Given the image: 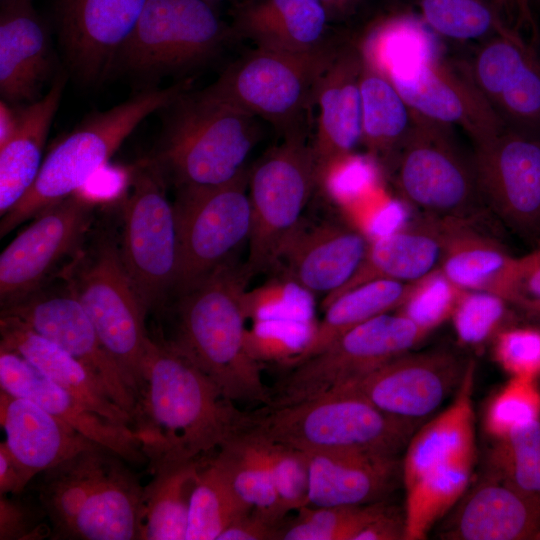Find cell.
I'll use <instances>...</instances> for the list:
<instances>
[{"mask_svg": "<svg viewBox=\"0 0 540 540\" xmlns=\"http://www.w3.org/2000/svg\"><path fill=\"white\" fill-rule=\"evenodd\" d=\"M29 483L25 473L2 441L0 443V494H21Z\"/></svg>", "mask_w": 540, "mask_h": 540, "instance_id": "cell-54", "label": "cell"}, {"mask_svg": "<svg viewBox=\"0 0 540 540\" xmlns=\"http://www.w3.org/2000/svg\"><path fill=\"white\" fill-rule=\"evenodd\" d=\"M308 505H366L384 501L401 475L397 457L356 452H310Z\"/></svg>", "mask_w": 540, "mask_h": 540, "instance_id": "cell-28", "label": "cell"}, {"mask_svg": "<svg viewBox=\"0 0 540 540\" xmlns=\"http://www.w3.org/2000/svg\"><path fill=\"white\" fill-rule=\"evenodd\" d=\"M205 1L208 2L209 4H211L212 6L216 7V5H218L219 3L223 2V1H231L234 4L238 0H205Z\"/></svg>", "mask_w": 540, "mask_h": 540, "instance_id": "cell-58", "label": "cell"}, {"mask_svg": "<svg viewBox=\"0 0 540 540\" xmlns=\"http://www.w3.org/2000/svg\"><path fill=\"white\" fill-rule=\"evenodd\" d=\"M518 314L502 296L476 290H463L451 320L458 342L479 350L492 343L504 329L515 325Z\"/></svg>", "mask_w": 540, "mask_h": 540, "instance_id": "cell-43", "label": "cell"}, {"mask_svg": "<svg viewBox=\"0 0 540 540\" xmlns=\"http://www.w3.org/2000/svg\"><path fill=\"white\" fill-rule=\"evenodd\" d=\"M469 361L450 349L409 351L337 390L358 394L392 416L421 422L457 390Z\"/></svg>", "mask_w": 540, "mask_h": 540, "instance_id": "cell-18", "label": "cell"}, {"mask_svg": "<svg viewBox=\"0 0 540 540\" xmlns=\"http://www.w3.org/2000/svg\"><path fill=\"white\" fill-rule=\"evenodd\" d=\"M495 362L510 377L540 378V329L535 325H512L493 340Z\"/></svg>", "mask_w": 540, "mask_h": 540, "instance_id": "cell-48", "label": "cell"}, {"mask_svg": "<svg viewBox=\"0 0 540 540\" xmlns=\"http://www.w3.org/2000/svg\"><path fill=\"white\" fill-rule=\"evenodd\" d=\"M506 299H540V247L517 257Z\"/></svg>", "mask_w": 540, "mask_h": 540, "instance_id": "cell-50", "label": "cell"}, {"mask_svg": "<svg viewBox=\"0 0 540 540\" xmlns=\"http://www.w3.org/2000/svg\"><path fill=\"white\" fill-rule=\"evenodd\" d=\"M0 494V540H40L51 535L46 512L37 500L32 503Z\"/></svg>", "mask_w": 540, "mask_h": 540, "instance_id": "cell-49", "label": "cell"}, {"mask_svg": "<svg viewBox=\"0 0 540 540\" xmlns=\"http://www.w3.org/2000/svg\"><path fill=\"white\" fill-rule=\"evenodd\" d=\"M226 471L236 493L253 512L281 525L285 512L268 463L255 442L244 432L219 448L214 457Z\"/></svg>", "mask_w": 540, "mask_h": 540, "instance_id": "cell-39", "label": "cell"}, {"mask_svg": "<svg viewBox=\"0 0 540 540\" xmlns=\"http://www.w3.org/2000/svg\"><path fill=\"white\" fill-rule=\"evenodd\" d=\"M18 123V114L12 105L4 100L0 102V146L5 144L14 133Z\"/></svg>", "mask_w": 540, "mask_h": 540, "instance_id": "cell-56", "label": "cell"}, {"mask_svg": "<svg viewBox=\"0 0 540 540\" xmlns=\"http://www.w3.org/2000/svg\"><path fill=\"white\" fill-rule=\"evenodd\" d=\"M0 336V348L22 356L93 412L113 423L129 426V413L122 409L88 369L66 350L10 316L1 315Z\"/></svg>", "mask_w": 540, "mask_h": 540, "instance_id": "cell-31", "label": "cell"}, {"mask_svg": "<svg viewBox=\"0 0 540 540\" xmlns=\"http://www.w3.org/2000/svg\"><path fill=\"white\" fill-rule=\"evenodd\" d=\"M469 68L505 125L540 135V58L532 43L508 28L483 41Z\"/></svg>", "mask_w": 540, "mask_h": 540, "instance_id": "cell-20", "label": "cell"}, {"mask_svg": "<svg viewBox=\"0 0 540 540\" xmlns=\"http://www.w3.org/2000/svg\"><path fill=\"white\" fill-rule=\"evenodd\" d=\"M540 2V0H538Z\"/></svg>", "mask_w": 540, "mask_h": 540, "instance_id": "cell-59", "label": "cell"}, {"mask_svg": "<svg viewBox=\"0 0 540 540\" xmlns=\"http://www.w3.org/2000/svg\"><path fill=\"white\" fill-rule=\"evenodd\" d=\"M102 202L81 191L45 209L0 255V304L7 307L65 274L86 246Z\"/></svg>", "mask_w": 540, "mask_h": 540, "instance_id": "cell-15", "label": "cell"}, {"mask_svg": "<svg viewBox=\"0 0 540 540\" xmlns=\"http://www.w3.org/2000/svg\"><path fill=\"white\" fill-rule=\"evenodd\" d=\"M155 153L146 159L177 189L236 178L260 136L258 118L206 95L180 93L166 108Z\"/></svg>", "mask_w": 540, "mask_h": 540, "instance_id": "cell-4", "label": "cell"}, {"mask_svg": "<svg viewBox=\"0 0 540 540\" xmlns=\"http://www.w3.org/2000/svg\"><path fill=\"white\" fill-rule=\"evenodd\" d=\"M282 136L279 144L249 168L252 228L244 265L248 279L275 267L283 244L303 218L320 182L305 124Z\"/></svg>", "mask_w": 540, "mask_h": 540, "instance_id": "cell-8", "label": "cell"}, {"mask_svg": "<svg viewBox=\"0 0 540 540\" xmlns=\"http://www.w3.org/2000/svg\"><path fill=\"white\" fill-rule=\"evenodd\" d=\"M391 171L402 201L421 214L475 223L486 206L473 156L464 154L452 127L415 112Z\"/></svg>", "mask_w": 540, "mask_h": 540, "instance_id": "cell-9", "label": "cell"}, {"mask_svg": "<svg viewBox=\"0 0 540 540\" xmlns=\"http://www.w3.org/2000/svg\"><path fill=\"white\" fill-rule=\"evenodd\" d=\"M360 94L361 144L373 159L391 169L411 129L413 112L392 81L365 53Z\"/></svg>", "mask_w": 540, "mask_h": 540, "instance_id": "cell-36", "label": "cell"}, {"mask_svg": "<svg viewBox=\"0 0 540 540\" xmlns=\"http://www.w3.org/2000/svg\"><path fill=\"white\" fill-rule=\"evenodd\" d=\"M409 286L410 283L393 280H374L337 296L323 307V319L286 365L291 367L317 354L339 336L369 319L397 310Z\"/></svg>", "mask_w": 540, "mask_h": 540, "instance_id": "cell-38", "label": "cell"}, {"mask_svg": "<svg viewBox=\"0 0 540 540\" xmlns=\"http://www.w3.org/2000/svg\"><path fill=\"white\" fill-rule=\"evenodd\" d=\"M418 7L429 27L453 40H486L512 28L491 0H419Z\"/></svg>", "mask_w": 540, "mask_h": 540, "instance_id": "cell-42", "label": "cell"}, {"mask_svg": "<svg viewBox=\"0 0 540 540\" xmlns=\"http://www.w3.org/2000/svg\"><path fill=\"white\" fill-rule=\"evenodd\" d=\"M147 0H55L59 43L71 73L94 85L114 69Z\"/></svg>", "mask_w": 540, "mask_h": 540, "instance_id": "cell-19", "label": "cell"}, {"mask_svg": "<svg viewBox=\"0 0 540 540\" xmlns=\"http://www.w3.org/2000/svg\"><path fill=\"white\" fill-rule=\"evenodd\" d=\"M230 38L229 25L205 0H147L117 63L138 75L187 71Z\"/></svg>", "mask_w": 540, "mask_h": 540, "instance_id": "cell-14", "label": "cell"}, {"mask_svg": "<svg viewBox=\"0 0 540 540\" xmlns=\"http://www.w3.org/2000/svg\"><path fill=\"white\" fill-rule=\"evenodd\" d=\"M519 317L533 325H540V299H521L511 304Z\"/></svg>", "mask_w": 540, "mask_h": 540, "instance_id": "cell-57", "label": "cell"}, {"mask_svg": "<svg viewBox=\"0 0 540 540\" xmlns=\"http://www.w3.org/2000/svg\"><path fill=\"white\" fill-rule=\"evenodd\" d=\"M66 275L135 396L150 340L148 310L125 269L118 243L102 237L86 245Z\"/></svg>", "mask_w": 540, "mask_h": 540, "instance_id": "cell-10", "label": "cell"}, {"mask_svg": "<svg viewBox=\"0 0 540 540\" xmlns=\"http://www.w3.org/2000/svg\"><path fill=\"white\" fill-rule=\"evenodd\" d=\"M385 504L304 506L293 520L283 522L278 540H354Z\"/></svg>", "mask_w": 540, "mask_h": 540, "instance_id": "cell-44", "label": "cell"}, {"mask_svg": "<svg viewBox=\"0 0 540 540\" xmlns=\"http://www.w3.org/2000/svg\"><path fill=\"white\" fill-rule=\"evenodd\" d=\"M114 453L76 519L70 539H138L143 487L138 476Z\"/></svg>", "mask_w": 540, "mask_h": 540, "instance_id": "cell-34", "label": "cell"}, {"mask_svg": "<svg viewBox=\"0 0 540 540\" xmlns=\"http://www.w3.org/2000/svg\"><path fill=\"white\" fill-rule=\"evenodd\" d=\"M114 453L96 445L39 474L37 500L47 514L52 539H70L77 517Z\"/></svg>", "mask_w": 540, "mask_h": 540, "instance_id": "cell-35", "label": "cell"}, {"mask_svg": "<svg viewBox=\"0 0 540 540\" xmlns=\"http://www.w3.org/2000/svg\"><path fill=\"white\" fill-rule=\"evenodd\" d=\"M281 525L273 524L251 511L234 520L218 540H274L279 538Z\"/></svg>", "mask_w": 540, "mask_h": 540, "instance_id": "cell-51", "label": "cell"}, {"mask_svg": "<svg viewBox=\"0 0 540 540\" xmlns=\"http://www.w3.org/2000/svg\"><path fill=\"white\" fill-rule=\"evenodd\" d=\"M420 421L387 414L347 390L251 414L247 432L303 452L356 451L398 457Z\"/></svg>", "mask_w": 540, "mask_h": 540, "instance_id": "cell-5", "label": "cell"}, {"mask_svg": "<svg viewBox=\"0 0 540 540\" xmlns=\"http://www.w3.org/2000/svg\"><path fill=\"white\" fill-rule=\"evenodd\" d=\"M251 511L219 462L202 461L190 498L186 540H218L234 520Z\"/></svg>", "mask_w": 540, "mask_h": 540, "instance_id": "cell-40", "label": "cell"}, {"mask_svg": "<svg viewBox=\"0 0 540 540\" xmlns=\"http://www.w3.org/2000/svg\"><path fill=\"white\" fill-rule=\"evenodd\" d=\"M363 63L362 47L342 43L318 84L314 98L317 126L311 143L320 180L361 144Z\"/></svg>", "mask_w": 540, "mask_h": 540, "instance_id": "cell-22", "label": "cell"}, {"mask_svg": "<svg viewBox=\"0 0 540 540\" xmlns=\"http://www.w3.org/2000/svg\"><path fill=\"white\" fill-rule=\"evenodd\" d=\"M369 60L396 86L410 109L427 119L462 128L474 146L496 136L505 124L476 84L469 65L434 52L422 27L411 19L386 26Z\"/></svg>", "mask_w": 540, "mask_h": 540, "instance_id": "cell-3", "label": "cell"}, {"mask_svg": "<svg viewBox=\"0 0 540 540\" xmlns=\"http://www.w3.org/2000/svg\"><path fill=\"white\" fill-rule=\"evenodd\" d=\"M257 445L268 463L285 514L308 505V455L299 449L243 431Z\"/></svg>", "mask_w": 540, "mask_h": 540, "instance_id": "cell-47", "label": "cell"}, {"mask_svg": "<svg viewBox=\"0 0 540 540\" xmlns=\"http://www.w3.org/2000/svg\"><path fill=\"white\" fill-rule=\"evenodd\" d=\"M166 181L146 158L133 165L122 196L120 256L148 312L159 309L175 291L178 238Z\"/></svg>", "mask_w": 540, "mask_h": 540, "instance_id": "cell-11", "label": "cell"}, {"mask_svg": "<svg viewBox=\"0 0 540 540\" xmlns=\"http://www.w3.org/2000/svg\"><path fill=\"white\" fill-rule=\"evenodd\" d=\"M516 260L474 222L447 219L439 269L460 289L487 291L506 299Z\"/></svg>", "mask_w": 540, "mask_h": 540, "instance_id": "cell-33", "label": "cell"}, {"mask_svg": "<svg viewBox=\"0 0 540 540\" xmlns=\"http://www.w3.org/2000/svg\"><path fill=\"white\" fill-rule=\"evenodd\" d=\"M487 464L488 474L540 508V419L494 440Z\"/></svg>", "mask_w": 540, "mask_h": 540, "instance_id": "cell-41", "label": "cell"}, {"mask_svg": "<svg viewBox=\"0 0 540 540\" xmlns=\"http://www.w3.org/2000/svg\"><path fill=\"white\" fill-rule=\"evenodd\" d=\"M462 291L438 267L410 283L407 295L396 312L427 336L451 318Z\"/></svg>", "mask_w": 540, "mask_h": 540, "instance_id": "cell-45", "label": "cell"}, {"mask_svg": "<svg viewBox=\"0 0 540 540\" xmlns=\"http://www.w3.org/2000/svg\"><path fill=\"white\" fill-rule=\"evenodd\" d=\"M405 515L385 504L382 510L356 535L354 540L405 539Z\"/></svg>", "mask_w": 540, "mask_h": 540, "instance_id": "cell-52", "label": "cell"}, {"mask_svg": "<svg viewBox=\"0 0 540 540\" xmlns=\"http://www.w3.org/2000/svg\"><path fill=\"white\" fill-rule=\"evenodd\" d=\"M202 460L164 465L143 487L138 540H186L190 498Z\"/></svg>", "mask_w": 540, "mask_h": 540, "instance_id": "cell-37", "label": "cell"}, {"mask_svg": "<svg viewBox=\"0 0 540 540\" xmlns=\"http://www.w3.org/2000/svg\"><path fill=\"white\" fill-rule=\"evenodd\" d=\"M1 315L19 320L66 350L88 369L111 398L130 415L135 402L134 393L119 366L103 346L66 274L1 308Z\"/></svg>", "mask_w": 540, "mask_h": 540, "instance_id": "cell-16", "label": "cell"}, {"mask_svg": "<svg viewBox=\"0 0 540 540\" xmlns=\"http://www.w3.org/2000/svg\"><path fill=\"white\" fill-rule=\"evenodd\" d=\"M448 514L442 539H540V508L488 473Z\"/></svg>", "mask_w": 540, "mask_h": 540, "instance_id": "cell-25", "label": "cell"}, {"mask_svg": "<svg viewBox=\"0 0 540 540\" xmlns=\"http://www.w3.org/2000/svg\"><path fill=\"white\" fill-rule=\"evenodd\" d=\"M341 44L332 40L309 51L255 46L203 92L269 122L284 134L304 125L320 79Z\"/></svg>", "mask_w": 540, "mask_h": 540, "instance_id": "cell-7", "label": "cell"}, {"mask_svg": "<svg viewBox=\"0 0 540 540\" xmlns=\"http://www.w3.org/2000/svg\"><path fill=\"white\" fill-rule=\"evenodd\" d=\"M248 277L235 259L178 293L167 344L189 359L232 401H271L248 342Z\"/></svg>", "mask_w": 540, "mask_h": 540, "instance_id": "cell-2", "label": "cell"}, {"mask_svg": "<svg viewBox=\"0 0 540 540\" xmlns=\"http://www.w3.org/2000/svg\"><path fill=\"white\" fill-rule=\"evenodd\" d=\"M66 77L58 73L49 90L18 113L17 127L0 146V216L28 192L41 169L44 146L58 110Z\"/></svg>", "mask_w": 540, "mask_h": 540, "instance_id": "cell-32", "label": "cell"}, {"mask_svg": "<svg viewBox=\"0 0 540 540\" xmlns=\"http://www.w3.org/2000/svg\"><path fill=\"white\" fill-rule=\"evenodd\" d=\"M233 402L189 359L150 336L129 424L150 472L197 460L245 431L251 414Z\"/></svg>", "mask_w": 540, "mask_h": 540, "instance_id": "cell-1", "label": "cell"}, {"mask_svg": "<svg viewBox=\"0 0 540 540\" xmlns=\"http://www.w3.org/2000/svg\"><path fill=\"white\" fill-rule=\"evenodd\" d=\"M473 160L486 206L525 241H539L540 135L505 125L475 146Z\"/></svg>", "mask_w": 540, "mask_h": 540, "instance_id": "cell-17", "label": "cell"}, {"mask_svg": "<svg viewBox=\"0 0 540 540\" xmlns=\"http://www.w3.org/2000/svg\"><path fill=\"white\" fill-rule=\"evenodd\" d=\"M248 177L246 168L224 184L177 189L173 203L178 238L177 293L232 261L249 241L252 210Z\"/></svg>", "mask_w": 540, "mask_h": 540, "instance_id": "cell-12", "label": "cell"}, {"mask_svg": "<svg viewBox=\"0 0 540 540\" xmlns=\"http://www.w3.org/2000/svg\"><path fill=\"white\" fill-rule=\"evenodd\" d=\"M369 243L364 232L337 219L303 216L283 244L275 267L304 291L326 297L354 275Z\"/></svg>", "mask_w": 540, "mask_h": 540, "instance_id": "cell-21", "label": "cell"}, {"mask_svg": "<svg viewBox=\"0 0 540 540\" xmlns=\"http://www.w3.org/2000/svg\"><path fill=\"white\" fill-rule=\"evenodd\" d=\"M186 89V82L148 89L110 109L87 116L44 157L32 187L1 217L0 237L79 191L109 164L114 153L147 116L165 109Z\"/></svg>", "mask_w": 540, "mask_h": 540, "instance_id": "cell-6", "label": "cell"}, {"mask_svg": "<svg viewBox=\"0 0 540 540\" xmlns=\"http://www.w3.org/2000/svg\"><path fill=\"white\" fill-rule=\"evenodd\" d=\"M504 20L515 30L530 34L534 44L538 39V26L533 14L532 0H491Z\"/></svg>", "mask_w": 540, "mask_h": 540, "instance_id": "cell-53", "label": "cell"}, {"mask_svg": "<svg viewBox=\"0 0 540 540\" xmlns=\"http://www.w3.org/2000/svg\"><path fill=\"white\" fill-rule=\"evenodd\" d=\"M447 219L427 214L370 239L367 252L345 285L324 297L322 307L342 293L374 280L412 283L439 267Z\"/></svg>", "mask_w": 540, "mask_h": 540, "instance_id": "cell-27", "label": "cell"}, {"mask_svg": "<svg viewBox=\"0 0 540 540\" xmlns=\"http://www.w3.org/2000/svg\"><path fill=\"white\" fill-rule=\"evenodd\" d=\"M4 443L28 480L78 452L99 445L37 403L0 390Z\"/></svg>", "mask_w": 540, "mask_h": 540, "instance_id": "cell-29", "label": "cell"}, {"mask_svg": "<svg viewBox=\"0 0 540 540\" xmlns=\"http://www.w3.org/2000/svg\"><path fill=\"white\" fill-rule=\"evenodd\" d=\"M540 419V388L537 380L510 377L488 401L483 424L493 440L513 429Z\"/></svg>", "mask_w": 540, "mask_h": 540, "instance_id": "cell-46", "label": "cell"}, {"mask_svg": "<svg viewBox=\"0 0 540 540\" xmlns=\"http://www.w3.org/2000/svg\"><path fill=\"white\" fill-rule=\"evenodd\" d=\"M0 390L29 399L53 416L69 423L92 441L129 463L147 462L129 426L98 415L67 390L51 381L22 356L0 348Z\"/></svg>", "mask_w": 540, "mask_h": 540, "instance_id": "cell-23", "label": "cell"}, {"mask_svg": "<svg viewBox=\"0 0 540 540\" xmlns=\"http://www.w3.org/2000/svg\"><path fill=\"white\" fill-rule=\"evenodd\" d=\"M47 28L33 0H0V93L10 105L40 99L52 74Z\"/></svg>", "mask_w": 540, "mask_h": 540, "instance_id": "cell-24", "label": "cell"}, {"mask_svg": "<svg viewBox=\"0 0 540 540\" xmlns=\"http://www.w3.org/2000/svg\"><path fill=\"white\" fill-rule=\"evenodd\" d=\"M231 16V38L248 39L257 47L309 51L333 40L319 0H238Z\"/></svg>", "mask_w": 540, "mask_h": 540, "instance_id": "cell-30", "label": "cell"}, {"mask_svg": "<svg viewBox=\"0 0 540 540\" xmlns=\"http://www.w3.org/2000/svg\"><path fill=\"white\" fill-rule=\"evenodd\" d=\"M426 335L395 312L348 330L317 354L290 367L268 407H280L335 391L411 351Z\"/></svg>", "mask_w": 540, "mask_h": 540, "instance_id": "cell-13", "label": "cell"}, {"mask_svg": "<svg viewBox=\"0 0 540 540\" xmlns=\"http://www.w3.org/2000/svg\"><path fill=\"white\" fill-rule=\"evenodd\" d=\"M475 369V363L470 359L452 403L417 429L409 440L401 464L404 488L428 473L476 463L472 397Z\"/></svg>", "mask_w": 540, "mask_h": 540, "instance_id": "cell-26", "label": "cell"}, {"mask_svg": "<svg viewBox=\"0 0 540 540\" xmlns=\"http://www.w3.org/2000/svg\"><path fill=\"white\" fill-rule=\"evenodd\" d=\"M331 23L341 22L353 15L366 0H319Z\"/></svg>", "mask_w": 540, "mask_h": 540, "instance_id": "cell-55", "label": "cell"}]
</instances>
